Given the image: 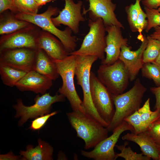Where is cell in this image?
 <instances>
[{
    "label": "cell",
    "mask_w": 160,
    "mask_h": 160,
    "mask_svg": "<svg viewBox=\"0 0 160 160\" xmlns=\"http://www.w3.org/2000/svg\"><path fill=\"white\" fill-rule=\"evenodd\" d=\"M66 115L77 136L84 141L85 149L94 148L108 137L107 128L86 113L73 111Z\"/></svg>",
    "instance_id": "6da1fadb"
},
{
    "label": "cell",
    "mask_w": 160,
    "mask_h": 160,
    "mask_svg": "<svg viewBox=\"0 0 160 160\" xmlns=\"http://www.w3.org/2000/svg\"><path fill=\"white\" fill-rule=\"evenodd\" d=\"M146 90L140 79L137 78L133 86L128 91L119 95L112 94L115 111L112 119L107 127L109 132H112L125 118L138 110Z\"/></svg>",
    "instance_id": "7a4b0ae2"
},
{
    "label": "cell",
    "mask_w": 160,
    "mask_h": 160,
    "mask_svg": "<svg viewBox=\"0 0 160 160\" xmlns=\"http://www.w3.org/2000/svg\"><path fill=\"white\" fill-rule=\"evenodd\" d=\"M60 11L57 7L49 6L44 12L38 14L18 13L16 18L36 25L57 37L67 51L70 53L75 51L76 47L75 36L72 35V31L68 27L61 30L56 27L52 20V16L57 15Z\"/></svg>",
    "instance_id": "3957f363"
},
{
    "label": "cell",
    "mask_w": 160,
    "mask_h": 160,
    "mask_svg": "<svg viewBox=\"0 0 160 160\" xmlns=\"http://www.w3.org/2000/svg\"><path fill=\"white\" fill-rule=\"evenodd\" d=\"M75 73L77 84L81 87L83 94L82 105L85 112L89 115L104 127L109 125L100 115L93 103L90 91V74L93 63L98 59L92 55H77Z\"/></svg>",
    "instance_id": "277c9868"
},
{
    "label": "cell",
    "mask_w": 160,
    "mask_h": 160,
    "mask_svg": "<svg viewBox=\"0 0 160 160\" xmlns=\"http://www.w3.org/2000/svg\"><path fill=\"white\" fill-rule=\"evenodd\" d=\"M77 57V55H69L63 60H53L62 81V86L58 92L67 99L73 111L85 113L82 105V101L77 92L74 84Z\"/></svg>",
    "instance_id": "5b68a950"
},
{
    "label": "cell",
    "mask_w": 160,
    "mask_h": 160,
    "mask_svg": "<svg viewBox=\"0 0 160 160\" xmlns=\"http://www.w3.org/2000/svg\"><path fill=\"white\" fill-rule=\"evenodd\" d=\"M89 18L88 24L89 31L80 48L69 55L95 56L102 60L105 58V27L102 19Z\"/></svg>",
    "instance_id": "8992f818"
},
{
    "label": "cell",
    "mask_w": 160,
    "mask_h": 160,
    "mask_svg": "<svg viewBox=\"0 0 160 160\" xmlns=\"http://www.w3.org/2000/svg\"><path fill=\"white\" fill-rule=\"evenodd\" d=\"M65 97L60 94L57 93L52 96L49 93L46 92L41 96L37 95L34 99L35 103L30 106L24 105L21 99H17L16 104L13 107L16 111L15 117H20L18 126L23 125L29 119H35L50 113L52 105L56 102L64 101Z\"/></svg>",
    "instance_id": "52a82bcc"
},
{
    "label": "cell",
    "mask_w": 160,
    "mask_h": 160,
    "mask_svg": "<svg viewBox=\"0 0 160 160\" xmlns=\"http://www.w3.org/2000/svg\"><path fill=\"white\" fill-rule=\"evenodd\" d=\"M97 73L98 79L112 95L122 93L128 85V73L119 59L112 64H101Z\"/></svg>",
    "instance_id": "ba28073f"
},
{
    "label": "cell",
    "mask_w": 160,
    "mask_h": 160,
    "mask_svg": "<svg viewBox=\"0 0 160 160\" xmlns=\"http://www.w3.org/2000/svg\"><path fill=\"white\" fill-rule=\"evenodd\" d=\"M90 79L94 105L100 116L109 125L115 111L112 94L92 72H91Z\"/></svg>",
    "instance_id": "9c48e42d"
},
{
    "label": "cell",
    "mask_w": 160,
    "mask_h": 160,
    "mask_svg": "<svg viewBox=\"0 0 160 160\" xmlns=\"http://www.w3.org/2000/svg\"><path fill=\"white\" fill-rule=\"evenodd\" d=\"M127 131L134 132L133 127L124 121L113 130L111 135L100 142L93 150L89 151L81 150V154L95 160H115L114 148L121 135Z\"/></svg>",
    "instance_id": "30bf717a"
},
{
    "label": "cell",
    "mask_w": 160,
    "mask_h": 160,
    "mask_svg": "<svg viewBox=\"0 0 160 160\" xmlns=\"http://www.w3.org/2000/svg\"><path fill=\"white\" fill-rule=\"evenodd\" d=\"M38 49L22 48L0 51V64L27 73L35 70Z\"/></svg>",
    "instance_id": "8fae6325"
},
{
    "label": "cell",
    "mask_w": 160,
    "mask_h": 160,
    "mask_svg": "<svg viewBox=\"0 0 160 160\" xmlns=\"http://www.w3.org/2000/svg\"><path fill=\"white\" fill-rule=\"evenodd\" d=\"M89 7L86 9L83 8L82 14L89 12V18H99L102 19L105 26L114 25L121 28L124 27L117 19L114 11L116 4L112 0H88Z\"/></svg>",
    "instance_id": "7c38bea8"
},
{
    "label": "cell",
    "mask_w": 160,
    "mask_h": 160,
    "mask_svg": "<svg viewBox=\"0 0 160 160\" xmlns=\"http://www.w3.org/2000/svg\"><path fill=\"white\" fill-rule=\"evenodd\" d=\"M65 2L64 9L59 12L57 17L52 18L56 26L63 24L67 26L75 34L78 33L79 23L85 21L81 10L83 2L79 1L75 3L73 0H63Z\"/></svg>",
    "instance_id": "4fadbf2b"
},
{
    "label": "cell",
    "mask_w": 160,
    "mask_h": 160,
    "mask_svg": "<svg viewBox=\"0 0 160 160\" xmlns=\"http://www.w3.org/2000/svg\"><path fill=\"white\" fill-rule=\"evenodd\" d=\"M140 47L136 50L132 51L128 45L122 46L119 59L124 64L128 73L129 80H134L144 63L143 54L148 43L147 37L143 36Z\"/></svg>",
    "instance_id": "5bb4252c"
},
{
    "label": "cell",
    "mask_w": 160,
    "mask_h": 160,
    "mask_svg": "<svg viewBox=\"0 0 160 160\" xmlns=\"http://www.w3.org/2000/svg\"><path fill=\"white\" fill-rule=\"evenodd\" d=\"M105 27L107 33L105 37L106 55L105 57L101 60V64L110 65L119 59L121 47L128 45V39L123 37L120 27L114 25Z\"/></svg>",
    "instance_id": "9a60e30c"
},
{
    "label": "cell",
    "mask_w": 160,
    "mask_h": 160,
    "mask_svg": "<svg viewBox=\"0 0 160 160\" xmlns=\"http://www.w3.org/2000/svg\"><path fill=\"white\" fill-rule=\"evenodd\" d=\"M52 81L33 70L27 73L16 84L15 87L21 91H30L42 95L50 88Z\"/></svg>",
    "instance_id": "2e32d148"
},
{
    "label": "cell",
    "mask_w": 160,
    "mask_h": 160,
    "mask_svg": "<svg viewBox=\"0 0 160 160\" xmlns=\"http://www.w3.org/2000/svg\"><path fill=\"white\" fill-rule=\"evenodd\" d=\"M30 27L9 34L1 39L0 51L22 48L38 49L37 38L27 31Z\"/></svg>",
    "instance_id": "e0dca14e"
},
{
    "label": "cell",
    "mask_w": 160,
    "mask_h": 160,
    "mask_svg": "<svg viewBox=\"0 0 160 160\" xmlns=\"http://www.w3.org/2000/svg\"><path fill=\"white\" fill-rule=\"evenodd\" d=\"M38 49L43 50L53 60H63L69 55L60 41L49 33H44L37 38Z\"/></svg>",
    "instance_id": "ac0fdd59"
},
{
    "label": "cell",
    "mask_w": 160,
    "mask_h": 160,
    "mask_svg": "<svg viewBox=\"0 0 160 160\" xmlns=\"http://www.w3.org/2000/svg\"><path fill=\"white\" fill-rule=\"evenodd\" d=\"M123 140L133 142L139 145L143 154L155 160H160L158 148L146 132L137 134L128 133L122 137Z\"/></svg>",
    "instance_id": "d6986e66"
},
{
    "label": "cell",
    "mask_w": 160,
    "mask_h": 160,
    "mask_svg": "<svg viewBox=\"0 0 160 160\" xmlns=\"http://www.w3.org/2000/svg\"><path fill=\"white\" fill-rule=\"evenodd\" d=\"M38 145L35 147L31 145H27L25 151H20L19 153L22 160H52L53 148L48 143L39 138Z\"/></svg>",
    "instance_id": "ffe728a7"
},
{
    "label": "cell",
    "mask_w": 160,
    "mask_h": 160,
    "mask_svg": "<svg viewBox=\"0 0 160 160\" xmlns=\"http://www.w3.org/2000/svg\"><path fill=\"white\" fill-rule=\"evenodd\" d=\"M35 71L52 80H55L59 76L53 59L41 49L37 50Z\"/></svg>",
    "instance_id": "44dd1931"
},
{
    "label": "cell",
    "mask_w": 160,
    "mask_h": 160,
    "mask_svg": "<svg viewBox=\"0 0 160 160\" xmlns=\"http://www.w3.org/2000/svg\"><path fill=\"white\" fill-rule=\"evenodd\" d=\"M27 73L6 65L0 64V75L3 83L13 87Z\"/></svg>",
    "instance_id": "7402d4cb"
},
{
    "label": "cell",
    "mask_w": 160,
    "mask_h": 160,
    "mask_svg": "<svg viewBox=\"0 0 160 160\" xmlns=\"http://www.w3.org/2000/svg\"><path fill=\"white\" fill-rule=\"evenodd\" d=\"M30 23L15 17L8 18L0 23V34H8L14 33L29 27Z\"/></svg>",
    "instance_id": "603a6c76"
},
{
    "label": "cell",
    "mask_w": 160,
    "mask_h": 160,
    "mask_svg": "<svg viewBox=\"0 0 160 160\" xmlns=\"http://www.w3.org/2000/svg\"><path fill=\"white\" fill-rule=\"evenodd\" d=\"M150 98H148L143 106L138 110L141 121L146 131L151 124L157 120L160 117V112L155 110L151 111L150 107Z\"/></svg>",
    "instance_id": "cb8c5ba5"
},
{
    "label": "cell",
    "mask_w": 160,
    "mask_h": 160,
    "mask_svg": "<svg viewBox=\"0 0 160 160\" xmlns=\"http://www.w3.org/2000/svg\"><path fill=\"white\" fill-rule=\"evenodd\" d=\"M148 43L143 56L144 63H153L160 51V41L153 39L148 35Z\"/></svg>",
    "instance_id": "d4e9b609"
},
{
    "label": "cell",
    "mask_w": 160,
    "mask_h": 160,
    "mask_svg": "<svg viewBox=\"0 0 160 160\" xmlns=\"http://www.w3.org/2000/svg\"><path fill=\"white\" fill-rule=\"evenodd\" d=\"M128 144V142L126 141L123 145H116L118 150L121 151L119 153H116L115 160L120 157L125 160H150L151 158L144 155L143 153H137L133 151L131 147L126 146Z\"/></svg>",
    "instance_id": "484cf974"
},
{
    "label": "cell",
    "mask_w": 160,
    "mask_h": 160,
    "mask_svg": "<svg viewBox=\"0 0 160 160\" xmlns=\"http://www.w3.org/2000/svg\"><path fill=\"white\" fill-rule=\"evenodd\" d=\"M141 70L143 77L152 79L157 87L160 86V66L153 63H144Z\"/></svg>",
    "instance_id": "4316f807"
},
{
    "label": "cell",
    "mask_w": 160,
    "mask_h": 160,
    "mask_svg": "<svg viewBox=\"0 0 160 160\" xmlns=\"http://www.w3.org/2000/svg\"><path fill=\"white\" fill-rule=\"evenodd\" d=\"M14 0L15 12L18 13H37L39 6L33 0Z\"/></svg>",
    "instance_id": "83f0119b"
},
{
    "label": "cell",
    "mask_w": 160,
    "mask_h": 160,
    "mask_svg": "<svg viewBox=\"0 0 160 160\" xmlns=\"http://www.w3.org/2000/svg\"><path fill=\"white\" fill-rule=\"evenodd\" d=\"M141 7L140 1L136 0L135 3L125 7L127 21L131 30L133 32H137L136 22L140 8Z\"/></svg>",
    "instance_id": "f1b7e54d"
},
{
    "label": "cell",
    "mask_w": 160,
    "mask_h": 160,
    "mask_svg": "<svg viewBox=\"0 0 160 160\" xmlns=\"http://www.w3.org/2000/svg\"><path fill=\"white\" fill-rule=\"evenodd\" d=\"M146 13L147 24L145 31H148L152 28L160 26V12L157 9L144 7Z\"/></svg>",
    "instance_id": "f546056e"
},
{
    "label": "cell",
    "mask_w": 160,
    "mask_h": 160,
    "mask_svg": "<svg viewBox=\"0 0 160 160\" xmlns=\"http://www.w3.org/2000/svg\"><path fill=\"white\" fill-rule=\"evenodd\" d=\"M124 121L133 127L134 129V133L135 134H137L145 131L141 121L140 114L138 111L125 118Z\"/></svg>",
    "instance_id": "4dcf8cb0"
},
{
    "label": "cell",
    "mask_w": 160,
    "mask_h": 160,
    "mask_svg": "<svg viewBox=\"0 0 160 160\" xmlns=\"http://www.w3.org/2000/svg\"><path fill=\"white\" fill-rule=\"evenodd\" d=\"M157 145L160 147V121L158 119L148 127L145 131Z\"/></svg>",
    "instance_id": "1f68e13d"
},
{
    "label": "cell",
    "mask_w": 160,
    "mask_h": 160,
    "mask_svg": "<svg viewBox=\"0 0 160 160\" xmlns=\"http://www.w3.org/2000/svg\"><path fill=\"white\" fill-rule=\"evenodd\" d=\"M57 111L47 114L35 119L31 121L29 129L33 131L39 130L45 124L48 119L51 116L56 114Z\"/></svg>",
    "instance_id": "d6a6232c"
},
{
    "label": "cell",
    "mask_w": 160,
    "mask_h": 160,
    "mask_svg": "<svg viewBox=\"0 0 160 160\" xmlns=\"http://www.w3.org/2000/svg\"><path fill=\"white\" fill-rule=\"evenodd\" d=\"M146 18H147V16L146 13L141 7L139 11L136 22V28L137 32L139 33L137 38L141 41L143 37V36L142 35V32L143 30L145 29L147 26V20H146Z\"/></svg>",
    "instance_id": "836d02e7"
},
{
    "label": "cell",
    "mask_w": 160,
    "mask_h": 160,
    "mask_svg": "<svg viewBox=\"0 0 160 160\" xmlns=\"http://www.w3.org/2000/svg\"><path fill=\"white\" fill-rule=\"evenodd\" d=\"M8 9L15 12L14 0H0V12Z\"/></svg>",
    "instance_id": "e575fe53"
},
{
    "label": "cell",
    "mask_w": 160,
    "mask_h": 160,
    "mask_svg": "<svg viewBox=\"0 0 160 160\" xmlns=\"http://www.w3.org/2000/svg\"><path fill=\"white\" fill-rule=\"evenodd\" d=\"M150 90L155 95L156 98L154 109L160 112V86L151 87Z\"/></svg>",
    "instance_id": "d590c367"
},
{
    "label": "cell",
    "mask_w": 160,
    "mask_h": 160,
    "mask_svg": "<svg viewBox=\"0 0 160 160\" xmlns=\"http://www.w3.org/2000/svg\"><path fill=\"white\" fill-rule=\"evenodd\" d=\"M142 4L144 7L157 9L160 7V0H145Z\"/></svg>",
    "instance_id": "8d00e7d4"
},
{
    "label": "cell",
    "mask_w": 160,
    "mask_h": 160,
    "mask_svg": "<svg viewBox=\"0 0 160 160\" xmlns=\"http://www.w3.org/2000/svg\"><path fill=\"white\" fill-rule=\"evenodd\" d=\"M20 156L15 155L13 153L12 151H10L7 154L0 155V159L1 160H18L20 159V158H21V157Z\"/></svg>",
    "instance_id": "74e56055"
},
{
    "label": "cell",
    "mask_w": 160,
    "mask_h": 160,
    "mask_svg": "<svg viewBox=\"0 0 160 160\" xmlns=\"http://www.w3.org/2000/svg\"><path fill=\"white\" fill-rule=\"evenodd\" d=\"M154 28V31L149 35L151 37L160 41V26L156 27Z\"/></svg>",
    "instance_id": "f35d334b"
},
{
    "label": "cell",
    "mask_w": 160,
    "mask_h": 160,
    "mask_svg": "<svg viewBox=\"0 0 160 160\" xmlns=\"http://www.w3.org/2000/svg\"><path fill=\"white\" fill-rule=\"evenodd\" d=\"M56 0H39L37 3L39 6L45 4L47 3Z\"/></svg>",
    "instance_id": "ab89813d"
},
{
    "label": "cell",
    "mask_w": 160,
    "mask_h": 160,
    "mask_svg": "<svg viewBox=\"0 0 160 160\" xmlns=\"http://www.w3.org/2000/svg\"><path fill=\"white\" fill-rule=\"evenodd\" d=\"M153 63L160 66V51L157 57Z\"/></svg>",
    "instance_id": "60d3db41"
},
{
    "label": "cell",
    "mask_w": 160,
    "mask_h": 160,
    "mask_svg": "<svg viewBox=\"0 0 160 160\" xmlns=\"http://www.w3.org/2000/svg\"><path fill=\"white\" fill-rule=\"evenodd\" d=\"M158 10L160 12V7H159L158 9Z\"/></svg>",
    "instance_id": "b9f144b4"
},
{
    "label": "cell",
    "mask_w": 160,
    "mask_h": 160,
    "mask_svg": "<svg viewBox=\"0 0 160 160\" xmlns=\"http://www.w3.org/2000/svg\"><path fill=\"white\" fill-rule=\"evenodd\" d=\"M159 150V153H160V147L158 148Z\"/></svg>",
    "instance_id": "7bdbcfd3"
},
{
    "label": "cell",
    "mask_w": 160,
    "mask_h": 160,
    "mask_svg": "<svg viewBox=\"0 0 160 160\" xmlns=\"http://www.w3.org/2000/svg\"><path fill=\"white\" fill-rule=\"evenodd\" d=\"M33 0L37 3L39 0Z\"/></svg>",
    "instance_id": "ee69618b"
},
{
    "label": "cell",
    "mask_w": 160,
    "mask_h": 160,
    "mask_svg": "<svg viewBox=\"0 0 160 160\" xmlns=\"http://www.w3.org/2000/svg\"><path fill=\"white\" fill-rule=\"evenodd\" d=\"M158 120L160 121V117H159V118L158 119Z\"/></svg>",
    "instance_id": "f6af8a7d"
},
{
    "label": "cell",
    "mask_w": 160,
    "mask_h": 160,
    "mask_svg": "<svg viewBox=\"0 0 160 160\" xmlns=\"http://www.w3.org/2000/svg\"><path fill=\"white\" fill-rule=\"evenodd\" d=\"M139 0L140 1H144V0Z\"/></svg>",
    "instance_id": "bcb514c9"
}]
</instances>
